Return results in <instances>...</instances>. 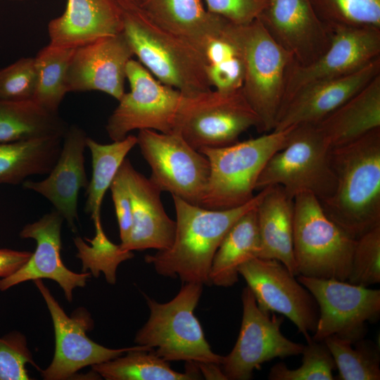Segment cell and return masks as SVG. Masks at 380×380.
<instances>
[{"label":"cell","mask_w":380,"mask_h":380,"mask_svg":"<svg viewBox=\"0 0 380 380\" xmlns=\"http://www.w3.org/2000/svg\"><path fill=\"white\" fill-rule=\"evenodd\" d=\"M336 188L319 201L325 214L357 239L380 225V128L330 149Z\"/></svg>","instance_id":"1"},{"label":"cell","mask_w":380,"mask_h":380,"mask_svg":"<svg viewBox=\"0 0 380 380\" xmlns=\"http://www.w3.org/2000/svg\"><path fill=\"white\" fill-rule=\"evenodd\" d=\"M265 190L246 204L225 210L205 208L172 195L177 217L173 243L168 249L146 255L145 261L163 277L210 285V270L222 240L240 217L258 205Z\"/></svg>","instance_id":"2"},{"label":"cell","mask_w":380,"mask_h":380,"mask_svg":"<svg viewBox=\"0 0 380 380\" xmlns=\"http://www.w3.org/2000/svg\"><path fill=\"white\" fill-rule=\"evenodd\" d=\"M134 56L160 82L191 96L212 89L203 53L152 22L139 7L122 9Z\"/></svg>","instance_id":"3"},{"label":"cell","mask_w":380,"mask_h":380,"mask_svg":"<svg viewBox=\"0 0 380 380\" xmlns=\"http://www.w3.org/2000/svg\"><path fill=\"white\" fill-rule=\"evenodd\" d=\"M202 291L203 284L188 282L167 303L146 296L150 315L137 331L135 343L146 346L168 362L221 365L223 356L211 350L194 315Z\"/></svg>","instance_id":"4"},{"label":"cell","mask_w":380,"mask_h":380,"mask_svg":"<svg viewBox=\"0 0 380 380\" xmlns=\"http://www.w3.org/2000/svg\"><path fill=\"white\" fill-rule=\"evenodd\" d=\"M293 127L223 147L200 149L210 164L208 182L200 206L231 209L253 199L265 165L285 146Z\"/></svg>","instance_id":"5"},{"label":"cell","mask_w":380,"mask_h":380,"mask_svg":"<svg viewBox=\"0 0 380 380\" xmlns=\"http://www.w3.org/2000/svg\"><path fill=\"white\" fill-rule=\"evenodd\" d=\"M232 31L244 64L242 93L259 118V131L270 132L281 108L286 73L293 58L258 18L244 25L232 24Z\"/></svg>","instance_id":"6"},{"label":"cell","mask_w":380,"mask_h":380,"mask_svg":"<svg viewBox=\"0 0 380 380\" xmlns=\"http://www.w3.org/2000/svg\"><path fill=\"white\" fill-rule=\"evenodd\" d=\"M293 200V253L298 275L347 281L356 239L325 214L314 195L303 193Z\"/></svg>","instance_id":"7"},{"label":"cell","mask_w":380,"mask_h":380,"mask_svg":"<svg viewBox=\"0 0 380 380\" xmlns=\"http://www.w3.org/2000/svg\"><path fill=\"white\" fill-rule=\"evenodd\" d=\"M330 149L316 125L294 126L285 146L267 162L255 190L279 185L293 198L303 193L319 201L329 197L336 188Z\"/></svg>","instance_id":"8"},{"label":"cell","mask_w":380,"mask_h":380,"mask_svg":"<svg viewBox=\"0 0 380 380\" xmlns=\"http://www.w3.org/2000/svg\"><path fill=\"white\" fill-rule=\"evenodd\" d=\"M252 127L259 131L260 122L241 89L232 92L210 89L182 94L173 132L199 151L233 144Z\"/></svg>","instance_id":"9"},{"label":"cell","mask_w":380,"mask_h":380,"mask_svg":"<svg viewBox=\"0 0 380 380\" xmlns=\"http://www.w3.org/2000/svg\"><path fill=\"white\" fill-rule=\"evenodd\" d=\"M137 139V145L151 170L150 180L161 191L200 205L210 175L206 156L177 132L141 129Z\"/></svg>","instance_id":"10"},{"label":"cell","mask_w":380,"mask_h":380,"mask_svg":"<svg viewBox=\"0 0 380 380\" xmlns=\"http://www.w3.org/2000/svg\"><path fill=\"white\" fill-rule=\"evenodd\" d=\"M126 78L130 91L125 92L107 120L108 137L121 140L136 129L172 132L182 94L160 82L133 58L127 64Z\"/></svg>","instance_id":"11"},{"label":"cell","mask_w":380,"mask_h":380,"mask_svg":"<svg viewBox=\"0 0 380 380\" xmlns=\"http://www.w3.org/2000/svg\"><path fill=\"white\" fill-rule=\"evenodd\" d=\"M298 281L313 296L319 318L311 336L323 341L336 335L353 343L363 338L367 322H376L380 315V290L372 289L334 278L297 276Z\"/></svg>","instance_id":"12"},{"label":"cell","mask_w":380,"mask_h":380,"mask_svg":"<svg viewBox=\"0 0 380 380\" xmlns=\"http://www.w3.org/2000/svg\"><path fill=\"white\" fill-rule=\"evenodd\" d=\"M243 315L239 334L232 351L223 356L221 369L227 380H248L262 363L301 355L304 346L281 331L284 317L260 309L247 286L241 293Z\"/></svg>","instance_id":"13"},{"label":"cell","mask_w":380,"mask_h":380,"mask_svg":"<svg viewBox=\"0 0 380 380\" xmlns=\"http://www.w3.org/2000/svg\"><path fill=\"white\" fill-rule=\"evenodd\" d=\"M239 274L247 283L258 307L286 317L306 341L315 331L319 308L311 293L277 260L252 258L243 263Z\"/></svg>","instance_id":"14"},{"label":"cell","mask_w":380,"mask_h":380,"mask_svg":"<svg viewBox=\"0 0 380 380\" xmlns=\"http://www.w3.org/2000/svg\"><path fill=\"white\" fill-rule=\"evenodd\" d=\"M33 281L45 300L55 334L53 358L49 366L41 371L44 379H70L82 368L112 360L129 350L144 347L137 345L112 349L93 341L86 334L87 330L93 327V320L89 312L85 309L80 308L69 317L42 279Z\"/></svg>","instance_id":"15"},{"label":"cell","mask_w":380,"mask_h":380,"mask_svg":"<svg viewBox=\"0 0 380 380\" xmlns=\"http://www.w3.org/2000/svg\"><path fill=\"white\" fill-rule=\"evenodd\" d=\"M329 30V45L319 58L308 65L293 61L289 66L281 110L306 87L354 72L380 57V30L350 27Z\"/></svg>","instance_id":"16"},{"label":"cell","mask_w":380,"mask_h":380,"mask_svg":"<svg viewBox=\"0 0 380 380\" xmlns=\"http://www.w3.org/2000/svg\"><path fill=\"white\" fill-rule=\"evenodd\" d=\"M133 56L122 32L76 48L67 70L68 91H99L119 101Z\"/></svg>","instance_id":"17"},{"label":"cell","mask_w":380,"mask_h":380,"mask_svg":"<svg viewBox=\"0 0 380 380\" xmlns=\"http://www.w3.org/2000/svg\"><path fill=\"white\" fill-rule=\"evenodd\" d=\"M258 19L299 65L313 62L329 45L331 31L315 13L310 0H267Z\"/></svg>","instance_id":"18"},{"label":"cell","mask_w":380,"mask_h":380,"mask_svg":"<svg viewBox=\"0 0 380 380\" xmlns=\"http://www.w3.org/2000/svg\"><path fill=\"white\" fill-rule=\"evenodd\" d=\"M63 220V216L53 209L37 221L23 227L19 235L23 239H34L35 251L15 272L0 279V291L30 280L50 279L58 284L66 299L72 301L74 289L84 287L91 274L74 272L63 262L61 233Z\"/></svg>","instance_id":"19"},{"label":"cell","mask_w":380,"mask_h":380,"mask_svg":"<svg viewBox=\"0 0 380 380\" xmlns=\"http://www.w3.org/2000/svg\"><path fill=\"white\" fill-rule=\"evenodd\" d=\"M118 173L127 189L132 210V230L120 246L129 251L168 249L175 239L176 222L165 211L160 200L161 191L149 178L135 170L127 158Z\"/></svg>","instance_id":"20"},{"label":"cell","mask_w":380,"mask_h":380,"mask_svg":"<svg viewBox=\"0 0 380 380\" xmlns=\"http://www.w3.org/2000/svg\"><path fill=\"white\" fill-rule=\"evenodd\" d=\"M87 137L82 127L69 125L63 137L59 156L48 177L41 181L26 179L23 183L25 189L49 200L74 232L78 221L79 192L82 188L86 189L89 182L84 166Z\"/></svg>","instance_id":"21"},{"label":"cell","mask_w":380,"mask_h":380,"mask_svg":"<svg viewBox=\"0 0 380 380\" xmlns=\"http://www.w3.org/2000/svg\"><path fill=\"white\" fill-rule=\"evenodd\" d=\"M379 75L380 57L354 72L306 87L282 108L272 131L317 124Z\"/></svg>","instance_id":"22"},{"label":"cell","mask_w":380,"mask_h":380,"mask_svg":"<svg viewBox=\"0 0 380 380\" xmlns=\"http://www.w3.org/2000/svg\"><path fill=\"white\" fill-rule=\"evenodd\" d=\"M122 11L115 0H67L63 13L51 20L52 45L77 48L122 32Z\"/></svg>","instance_id":"23"},{"label":"cell","mask_w":380,"mask_h":380,"mask_svg":"<svg viewBox=\"0 0 380 380\" xmlns=\"http://www.w3.org/2000/svg\"><path fill=\"white\" fill-rule=\"evenodd\" d=\"M139 8L155 24L188 42L204 55L208 44L229 23L210 13L201 0H140Z\"/></svg>","instance_id":"24"},{"label":"cell","mask_w":380,"mask_h":380,"mask_svg":"<svg viewBox=\"0 0 380 380\" xmlns=\"http://www.w3.org/2000/svg\"><path fill=\"white\" fill-rule=\"evenodd\" d=\"M265 189L256 207L261 243L259 258L277 260L297 276L293 253L294 200L279 185Z\"/></svg>","instance_id":"25"},{"label":"cell","mask_w":380,"mask_h":380,"mask_svg":"<svg viewBox=\"0 0 380 380\" xmlns=\"http://www.w3.org/2000/svg\"><path fill=\"white\" fill-rule=\"evenodd\" d=\"M316 125L331 148L380 128V75Z\"/></svg>","instance_id":"26"},{"label":"cell","mask_w":380,"mask_h":380,"mask_svg":"<svg viewBox=\"0 0 380 380\" xmlns=\"http://www.w3.org/2000/svg\"><path fill=\"white\" fill-rule=\"evenodd\" d=\"M256 207L240 217L222 240L212 261L210 284L232 286L239 280V267L252 258H259L261 243Z\"/></svg>","instance_id":"27"},{"label":"cell","mask_w":380,"mask_h":380,"mask_svg":"<svg viewBox=\"0 0 380 380\" xmlns=\"http://www.w3.org/2000/svg\"><path fill=\"white\" fill-rule=\"evenodd\" d=\"M63 138L0 143V184H23L29 177L48 175L55 165Z\"/></svg>","instance_id":"28"},{"label":"cell","mask_w":380,"mask_h":380,"mask_svg":"<svg viewBox=\"0 0 380 380\" xmlns=\"http://www.w3.org/2000/svg\"><path fill=\"white\" fill-rule=\"evenodd\" d=\"M68 124L34 101L0 99V143L37 139L63 138Z\"/></svg>","instance_id":"29"},{"label":"cell","mask_w":380,"mask_h":380,"mask_svg":"<svg viewBox=\"0 0 380 380\" xmlns=\"http://www.w3.org/2000/svg\"><path fill=\"white\" fill-rule=\"evenodd\" d=\"M137 137L128 134L125 139L111 144L99 143L87 139V148L91 157V177L86 189L84 210L90 215L94 228L103 227L101 209L104 196L128 153L137 145Z\"/></svg>","instance_id":"30"},{"label":"cell","mask_w":380,"mask_h":380,"mask_svg":"<svg viewBox=\"0 0 380 380\" xmlns=\"http://www.w3.org/2000/svg\"><path fill=\"white\" fill-rule=\"evenodd\" d=\"M184 373L172 369L168 361L148 348L129 350L126 355L91 366L94 373L107 380H191L201 379L194 362Z\"/></svg>","instance_id":"31"},{"label":"cell","mask_w":380,"mask_h":380,"mask_svg":"<svg viewBox=\"0 0 380 380\" xmlns=\"http://www.w3.org/2000/svg\"><path fill=\"white\" fill-rule=\"evenodd\" d=\"M75 49L49 44L34 57L37 84L33 101L51 113H59L60 105L68 92L66 75Z\"/></svg>","instance_id":"32"},{"label":"cell","mask_w":380,"mask_h":380,"mask_svg":"<svg viewBox=\"0 0 380 380\" xmlns=\"http://www.w3.org/2000/svg\"><path fill=\"white\" fill-rule=\"evenodd\" d=\"M338 370L340 380H379L380 355L377 346L362 338L355 342L331 335L324 340Z\"/></svg>","instance_id":"33"},{"label":"cell","mask_w":380,"mask_h":380,"mask_svg":"<svg viewBox=\"0 0 380 380\" xmlns=\"http://www.w3.org/2000/svg\"><path fill=\"white\" fill-rule=\"evenodd\" d=\"M315 13L329 28L380 30V0H310Z\"/></svg>","instance_id":"34"},{"label":"cell","mask_w":380,"mask_h":380,"mask_svg":"<svg viewBox=\"0 0 380 380\" xmlns=\"http://www.w3.org/2000/svg\"><path fill=\"white\" fill-rule=\"evenodd\" d=\"M85 240L90 245L87 244L80 236L74 239L77 249V257L82 264V272L89 270L95 277L102 272L107 282L115 284L118 265L132 258L134 256L132 251L124 250L120 244L111 242L104 232L95 233L92 239L85 238Z\"/></svg>","instance_id":"35"},{"label":"cell","mask_w":380,"mask_h":380,"mask_svg":"<svg viewBox=\"0 0 380 380\" xmlns=\"http://www.w3.org/2000/svg\"><path fill=\"white\" fill-rule=\"evenodd\" d=\"M302 351V364L291 369L283 362L275 364L270 370V380H334L336 369L334 360L323 341L312 338L307 341Z\"/></svg>","instance_id":"36"},{"label":"cell","mask_w":380,"mask_h":380,"mask_svg":"<svg viewBox=\"0 0 380 380\" xmlns=\"http://www.w3.org/2000/svg\"><path fill=\"white\" fill-rule=\"evenodd\" d=\"M347 281L364 287L380 282V225L356 239Z\"/></svg>","instance_id":"37"},{"label":"cell","mask_w":380,"mask_h":380,"mask_svg":"<svg viewBox=\"0 0 380 380\" xmlns=\"http://www.w3.org/2000/svg\"><path fill=\"white\" fill-rule=\"evenodd\" d=\"M37 84L34 58H21L0 69V99L33 101Z\"/></svg>","instance_id":"38"},{"label":"cell","mask_w":380,"mask_h":380,"mask_svg":"<svg viewBox=\"0 0 380 380\" xmlns=\"http://www.w3.org/2000/svg\"><path fill=\"white\" fill-rule=\"evenodd\" d=\"M27 363L39 369L23 334L11 331L0 337V380L30 379L26 369Z\"/></svg>","instance_id":"39"},{"label":"cell","mask_w":380,"mask_h":380,"mask_svg":"<svg viewBox=\"0 0 380 380\" xmlns=\"http://www.w3.org/2000/svg\"><path fill=\"white\" fill-rule=\"evenodd\" d=\"M207 10L236 25L256 20L267 6V0H205Z\"/></svg>","instance_id":"40"},{"label":"cell","mask_w":380,"mask_h":380,"mask_svg":"<svg viewBox=\"0 0 380 380\" xmlns=\"http://www.w3.org/2000/svg\"><path fill=\"white\" fill-rule=\"evenodd\" d=\"M208 76L212 88L221 92L241 89L244 78V64L241 53L219 63L208 65Z\"/></svg>","instance_id":"41"},{"label":"cell","mask_w":380,"mask_h":380,"mask_svg":"<svg viewBox=\"0 0 380 380\" xmlns=\"http://www.w3.org/2000/svg\"><path fill=\"white\" fill-rule=\"evenodd\" d=\"M118 222L120 243H125L132 227V210L129 193L120 175L117 172L110 189Z\"/></svg>","instance_id":"42"},{"label":"cell","mask_w":380,"mask_h":380,"mask_svg":"<svg viewBox=\"0 0 380 380\" xmlns=\"http://www.w3.org/2000/svg\"><path fill=\"white\" fill-rule=\"evenodd\" d=\"M29 251L0 248V278L6 277L20 268L31 256Z\"/></svg>","instance_id":"43"},{"label":"cell","mask_w":380,"mask_h":380,"mask_svg":"<svg viewBox=\"0 0 380 380\" xmlns=\"http://www.w3.org/2000/svg\"><path fill=\"white\" fill-rule=\"evenodd\" d=\"M121 9L139 7L140 0H115Z\"/></svg>","instance_id":"44"},{"label":"cell","mask_w":380,"mask_h":380,"mask_svg":"<svg viewBox=\"0 0 380 380\" xmlns=\"http://www.w3.org/2000/svg\"><path fill=\"white\" fill-rule=\"evenodd\" d=\"M18 1H21V0H18Z\"/></svg>","instance_id":"45"}]
</instances>
